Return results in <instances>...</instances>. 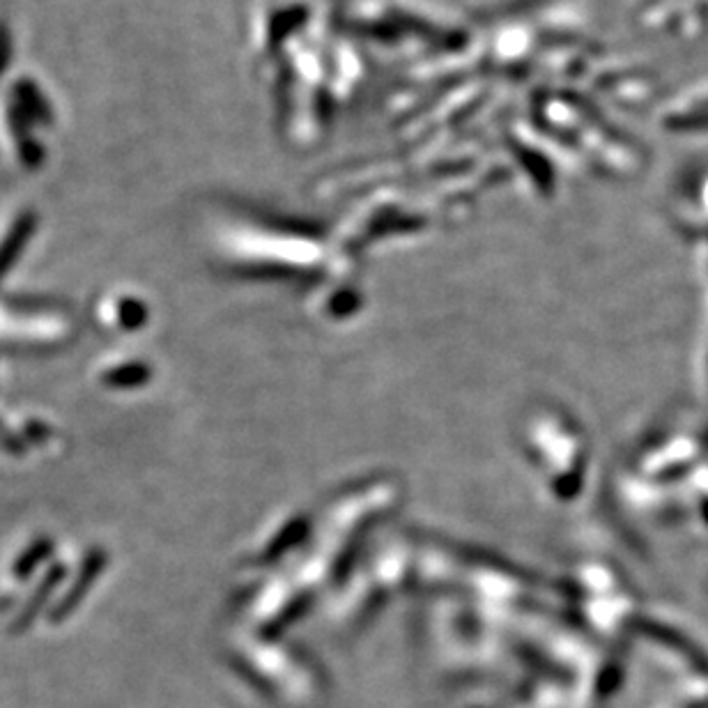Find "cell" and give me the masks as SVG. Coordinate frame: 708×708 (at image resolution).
I'll return each instance as SVG.
<instances>
[{
  "instance_id": "obj_1",
  "label": "cell",
  "mask_w": 708,
  "mask_h": 708,
  "mask_svg": "<svg viewBox=\"0 0 708 708\" xmlns=\"http://www.w3.org/2000/svg\"><path fill=\"white\" fill-rule=\"evenodd\" d=\"M667 127L674 129V132H686V129H708V111L674 115V118L667 120Z\"/></svg>"
},
{
  "instance_id": "obj_2",
  "label": "cell",
  "mask_w": 708,
  "mask_h": 708,
  "mask_svg": "<svg viewBox=\"0 0 708 708\" xmlns=\"http://www.w3.org/2000/svg\"><path fill=\"white\" fill-rule=\"evenodd\" d=\"M704 111H708V104H706V106H704Z\"/></svg>"
}]
</instances>
